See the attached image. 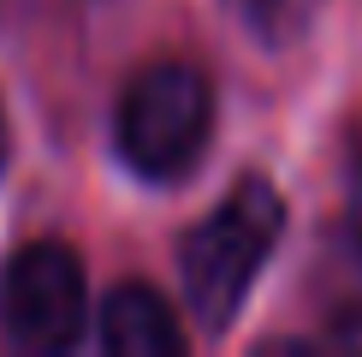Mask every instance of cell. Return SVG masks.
Instances as JSON below:
<instances>
[{"mask_svg": "<svg viewBox=\"0 0 362 357\" xmlns=\"http://www.w3.org/2000/svg\"><path fill=\"white\" fill-rule=\"evenodd\" d=\"M0 161H6V119H0Z\"/></svg>", "mask_w": 362, "mask_h": 357, "instance_id": "obj_7", "label": "cell"}, {"mask_svg": "<svg viewBox=\"0 0 362 357\" xmlns=\"http://www.w3.org/2000/svg\"><path fill=\"white\" fill-rule=\"evenodd\" d=\"M285 232V203L267 178H244L214 215L202 220L185 250H178V274H185V298L208 327H226L232 310L244 304V292L255 286L267 250Z\"/></svg>", "mask_w": 362, "mask_h": 357, "instance_id": "obj_1", "label": "cell"}, {"mask_svg": "<svg viewBox=\"0 0 362 357\" xmlns=\"http://www.w3.org/2000/svg\"><path fill=\"white\" fill-rule=\"evenodd\" d=\"M333 339H339V346H351V351H362V298H356L351 310H339V316H333Z\"/></svg>", "mask_w": 362, "mask_h": 357, "instance_id": "obj_6", "label": "cell"}, {"mask_svg": "<svg viewBox=\"0 0 362 357\" xmlns=\"http://www.w3.org/2000/svg\"><path fill=\"white\" fill-rule=\"evenodd\" d=\"M83 316H89L83 262L66 244L42 238L0 268V334L18 351H66L83 334Z\"/></svg>", "mask_w": 362, "mask_h": 357, "instance_id": "obj_3", "label": "cell"}, {"mask_svg": "<svg viewBox=\"0 0 362 357\" xmlns=\"http://www.w3.org/2000/svg\"><path fill=\"white\" fill-rule=\"evenodd\" d=\"M356 173H362V131H356Z\"/></svg>", "mask_w": 362, "mask_h": 357, "instance_id": "obj_8", "label": "cell"}, {"mask_svg": "<svg viewBox=\"0 0 362 357\" xmlns=\"http://www.w3.org/2000/svg\"><path fill=\"white\" fill-rule=\"evenodd\" d=\"M356 268H362V232H356Z\"/></svg>", "mask_w": 362, "mask_h": 357, "instance_id": "obj_9", "label": "cell"}, {"mask_svg": "<svg viewBox=\"0 0 362 357\" xmlns=\"http://www.w3.org/2000/svg\"><path fill=\"white\" fill-rule=\"evenodd\" d=\"M232 6V18L250 30L255 42H297L309 30V18H315V6L321 0H226Z\"/></svg>", "mask_w": 362, "mask_h": 357, "instance_id": "obj_5", "label": "cell"}, {"mask_svg": "<svg viewBox=\"0 0 362 357\" xmlns=\"http://www.w3.org/2000/svg\"><path fill=\"white\" fill-rule=\"evenodd\" d=\"M101 346L113 357H173V351H185V327H178V316L155 286L125 280L101 304Z\"/></svg>", "mask_w": 362, "mask_h": 357, "instance_id": "obj_4", "label": "cell"}, {"mask_svg": "<svg viewBox=\"0 0 362 357\" xmlns=\"http://www.w3.org/2000/svg\"><path fill=\"white\" fill-rule=\"evenodd\" d=\"M208 131H214V89L185 60L143 66L119 96L113 137L143 178H178L208 149Z\"/></svg>", "mask_w": 362, "mask_h": 357, "instance_id": "obj_2", "label": "cell"}]
</instances>
